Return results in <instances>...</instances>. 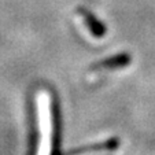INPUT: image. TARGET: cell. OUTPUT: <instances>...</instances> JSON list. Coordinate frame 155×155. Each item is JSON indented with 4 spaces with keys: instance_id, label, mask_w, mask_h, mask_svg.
<instances>
[{
    "instance_id": "277c9868",
    "label": "cell",
    "mask_w": 155,
    "mask_h": 155,
    "mask_svg": "<svg viewBox=\"0 0 155 155\" xmlns=\"http://www.w3.org/2000/svg\"><path fill=\"white\" fill-rule=\"evenodd\" d=\"M118 146V141L117 140H107L102 144H97V146H92L89 148H85L82 151H78L73 155H96L100 154L103 151H108V150H114L115 147Z\"/></svg>"
},
{
    "instance_id": "7a4b0ae2",
    "label": "cell",
    "mask_w": 155,
    "mask_h": 155,
    "mask_svg": "<svg viewBox=\"0 0 155 155\" xmlns=\"http://www.w3.org/2000/svg\"><path fill=\"white\" fill-rule=\"evenodd\" d=\"M82 17H84V21H85L87 28L91 30V33L95 36V37H100V36L104 35L106 28L103 26L102 22H99V21H97L96 18L91 14V12H84Z\"/></svg>"
},
{
    "instance_id": "6da1fadb",
    "label": "cell",
    "mask_w": 155,
    "mask_h": 155,
    "mask_svg": "<svg viewBox=\"0 0 155 155\" xmlns=\"http://www.w3.org/2000/svg\"><path fill=\"white\" fill-rule=\"evenodd\" d=\"M38 122H40V144L37 155H51L52 150V114L51 99L47 92L41 91L37 96Z\"/></svg>"
},
{
    "instance_id": "3957f363",
    "label": "cell",
    "mask_w": 155,
    "mask_h": 155,
    "mask_svg": "<svg viewBox=\"0 0 155 155\" xmlns=\"http://www.w3.org/2000/svg\"><path fill=\"white\" fill-rule=\"evenodd\" d=\"M128 63H129L128 55H118V56H114V58L107 59V61L103 62V63H99L95 70L99 71L100 69H102V70H110V69L122 68V66H125V64H128Z\"/></svg>"
}]
</instances>
